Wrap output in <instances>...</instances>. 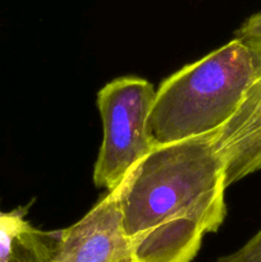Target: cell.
Masks as SVG:
<instances>
[{
  "mask_svg": "<svg viewBox=\"0 0 261 262\" xmlns=\"http://www.w3.org/2000/svg\"><path fill=\"white\" fill-rule=\"evenodd\" d=\"M30 207L31 204L8 212L0 209V262H10L17 238L33 228L25 219Z\"/></svg>",
  "mask_w": 261,
  "mask_h": 262,
  "instance_id": "5",
  "label": "cell"
},
{
  "mask_svg": "<svg viewBox=\"0 0 261 262\" xmlns=\"http://www.w3.org/2000/svg\"><path fill=\"white\" fill-rule=\"evenodd\" d=\"M252 78V55L238 37L169 76L155 91L150 113L155 145L222 128L240 107Z\"/></svg>",
  "mask_w": 261,
  "mask_h": 262,
  "instance_id": "2",
  "label": "cell"
},
{
  "mask_svg": "<svg viewBox=\"0 0 261 262\" xmlns=\"http://www.w3.org/2000/svg\"><path fill=\"white\" fill-rule=\"evenodd\" d=\"M251 51L253 78L232 118L215 130V147L225 166L227 187L261 170V12L235 32Z\"/></svg>",
  "mask_w": 261,
  "mask_h": 262,
  "instance_id": "4",
  "label": "cell"
},
{
  "mask_svg": "<svg viewBox=\"0 0 261 262\" xmlns=\"http://www.w3.org/2000/svg\"><path fill=\"white\" fill-rule=\"evenodd\" d=\"M215 132L155 145L119 187L129 262H192L227 215Z\"/></svg>",
  "mask_w": 261,
  "mask_h": 262,
  "instance_id": "1",
  "label": "cell"
},
{
  "mask_svg": "<svg viewBox=\"0 0 261 262\" xmlns=\"http://www.w3.org/2000/svg\"><path fill=\"white\" fill-rule=\"evenodd\" d=\"M216 262H261V229L243 247L219 257Z\"/></svg>",
  "mask_w": 261,
  "mask_h": 262,
  "instance_id": "6",
  "label": "cell"
},
{
  "mask_svg": "<svg viewBox=\"0 0 261 262\" xmlns=\"http://www.w3.org/2000/svg\"><path fill=\"white\" fill-rule=\"evenodd\" d=\"M155 91L145 78L119 77L97 92L104 137L94 168V183L113 192L155 146L150 113Z\"/></svg>",
  "mask_w": 261,
  "mask_h": 262,
  "instance_id": "3",
  "label": "cell"
}]
</instances>
